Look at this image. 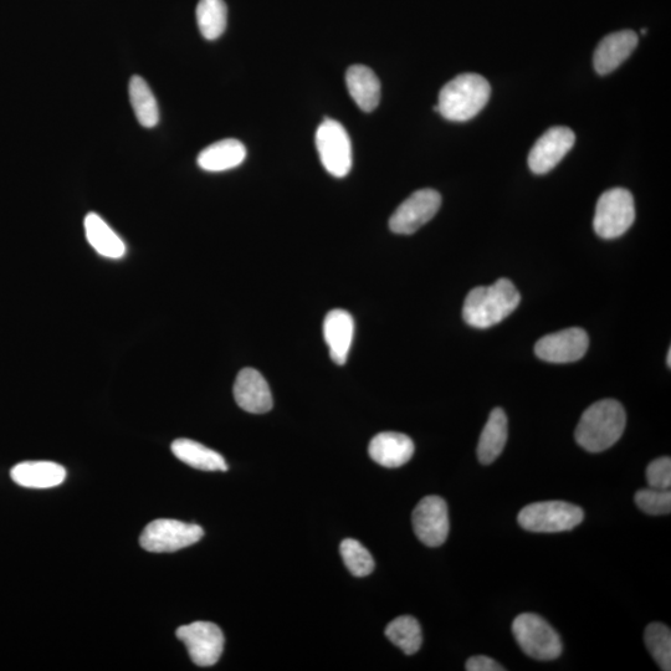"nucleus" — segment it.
Here are the masks:
<instances>
[{
    "label": "nucleus",
    "instance_id": "nucleus-9",
    "mask_svg": "<svg viewBox=\"0 0 671 671\" xmlns=\"http://www.w3.org/2000/svg\"><path fill=\"white\" fill-rule=\"evenodd\" d=\"M176 634L186 645L189 657L198 667H212L222 657L225 639L217 624L194 622L179 627Z\"/></svg>",
    "mask_w": 671,
    "mask_h": 671
},
{
    "label": "nucleus",
    "instance_id": "nucleus-29",
    "mask_svg": "<svg viewBox=\"0 0 671 671\" xmlns=\"http://www.w3.org/2000/svg\"><path fill=\"white\" fill-rule=\"evenodd\" d=\"M635 504L648 515H667L671 511L670 490L643 489L635 494Z\"/></svg>",
    "mask_w": 671,
    "mask_h": 671
},
{
    "label": "nucleus",
    "instance_id": "nucleus-7",
    "mask_svg": "<svg viewBox=\"0 0 671 671\" xmlns=\"http://www.w3.org/2000/svg\"><path fill=\"white\" fill-rule=\"evenodd\" d=\"M316 148L327 172L337 178L346 177L352 168V145L340 122L326 119L317 128Z\"/></svg>",
    "mask_w": 671,
    "mask_h": 671
},
{
    "label": "nucleus",
    "instance_id": "nucleus-15",
    "mask_svg": "<svg viewBox=\"0 0 671 671\" xmlns=\"http://www.w3.org/2000/svg\"><path fill=\"white\" fill-rule=\"evenodd\" d=\"M638 42V35L633 30H622L607 35L594 51V69L599 75L613 73L637 49Z\"/></svg>",
    "mask_w": 671,
    "mask_h": 671
},
{
    "label": "nucleus",
    "instance_id": "nucleus-21",
    "mask_svg": "<svg viewBox=\"0 0 671 671\" xmlns=\"http://www.w3.org/2000/svg\"><path fill=\"white\" fill-rule=\"evenodd\" d=\"M84 227L87 242L100 255L109 259H121L126 254L125 243L99 214H87Z\"/></svg>",
    "mask_w": 671,
    "mask_h": 671
},
{
    "label": "nucleus",
    "instance_id": "nucleus-26",
    "mask_svg": "<svg viewBox=\"0 0 671 671\" xmlns=\"http://www.w3.org/2000/svg\"><path fill=\"white\" fill-rule=\"evenodd\" d=\"M386 637L407 655L416 654L423 643L422 628L411 616L398 617L389 623Z\"/></svg>",
    "mask_w": 671,
    "mask_h": 671
},
{
    "label": "nucleus",
    "instance_id": "nucleus-8",
    "mask_svg": "<svg viewBox=\"0 0 671 671\" xmlns=\"http://www.w3.org/2000/svg\"><path fill=\"white\" fill-rule=\"evenodd\" d=\"M203 536L204 531L201 526L161 519L151 522L143 530L140 544L148 552H176L197 544Z\"/></svg>",
    "mask_w": 671,
    "mask_h": 671
},
{
    "label": "nucleus",
    "instance_id": "nucleus-27",
    "mask_svg": "<svg viewBox=\"0 0 671 671\" xmlns=\"http://www.w3.org/2000/svg\"><path fill=\"white\" fill-rule=\"evenodd\" d=\"M645 644L655 663L664 671L671 670V632L663 623L649 624L644 633Z\"/></svg>",
    "mask_w": 671,
    "mask_h": 671
},
{
    "label": "nucleus",
    "instance_id": "nucleus-28",
    "mask_svg": "<svg viewBox=\"0 0 671 671\" xmlns=\"http://www.w3.org/2000/svg\"><path fill=\"white\" fill-rule=\"evenodd\" d=\"M340 552L348 571L356 577H366L375 570V560L365 546L353 539L342 541Z\"/></svg>",
    "mask_w": 671,
    "mask_h": 671
},
{
    "label": "nucleus",
    "instance_id": "nucleus-14",
    "mask_svg": "<svg viewBox=\"0 0 671 671\" xmlns=\"http://www.w3.org/2000/svg\"><path fill=\"white\" fill-rule=\"evenodd\" d=\"M234 398L243 411L264 414L273 408V394L269 384L254 368H244L234 383Z\"/></svg>",
    "mask_w": 671,
    "mask_h": 671
},
{
    "label": "nucleus",
    "instance_id": "nucleus-1",
    "mask_svg": "<svg viewBox=\"0 0 671 671\" xmlns=\"http://www.w3.org/2000/svg\"><path fill=\"white\" fill-rule=\"evenodd\" d=\"M521 296L509 279L490 286H478L466 296L463 317L475 329H489L503 322L519 307Z\"/></svg>",
    "mask_w": 671,
    "mask_h": 671
},
{
    "label": "nucleus",
    "instance_id": "nucleus-30",
    "mask_svg": "<svg viewBox=\"0 0 671 671\" xmlns=\"http://www.w3.org/2000/svg\"><path fill=\"white\" fill-rule=\"evenodd\" d=\"M647 480L650 488L670 490L671 460L669 457L655 459L647 469Z\"/></svg>",
    "mask_w": 671,
    "mask_h": 671
},
{
    "label": "nucleus",
    "instance_id": "nucleus-33",
    "mask_svg": "<svg viewBox=\"0 0 671 671\" xmlns=\"http://www.w3.org/2000/svg\"><path fill=\"white\" fill-rule=\"evenodd\" d=\"M648 30L647 29H642V34H647Z\"/></svg>",
    "mask_w": 671,
    "mask_h": 671
},
{
    "label": "nucleus",
    "instance_id": "nucleus-25",
    "mask_svg": "<svg viewBox=\"0 0 671 671\" xmlns=\"http://www.w3.org/2000/svg\"><path fill=\"white\" fill-rule=\"evenodd\" d=\"M196 15L204 38L215 40L222 37L228 20L227 4L223 0H199Z\"/></svg>",
    "mask_w": 671,
    "mask_h": 671
},
{
    "label": "nucleus",
    "instance_id": "nucleus-16",
    "mask_svg": "<svg viewBox=\"0 0 671 671\" xmlns=\"http://www.w3.org/2000/svg\"><path fill=\"white\" fill-rule=\"evenodd\" d=\"M414 443L406 434L381 433L371 440L368 454L373 462L384 468H401L412 459Z\"/></svg>",
    "mask_w": 671,
    "mask_h": 671
},
{
    "label": "nucleus",
    "instance_id": "nucleus-17",
    "mask_svg": "<svg viewBox=\"0 0 671 671\" xmlns=\"http://www.w3.org/2000/svg\"><path fill=\"white\" fill-rule=\"evenodd\" d=\"M353 335H355V321L350 312L337 309L327 314L324 322V336L329 346L331 360L336 365L343 366L347 362Z\"/></svg>",
    "mask_w": 671,
    "mask_h": 671
},
{
    "label": "nucleus",
    "instance_id": "nucleus-18",
    "mask_svg": "<svg viewBox=\"0 0 671 671\" xmlns=\"http://www.w3.org/2000/svg\"><path fill=\"white\" fill-rule=\"evenodd\" d=\"M10 476L23 488L50 489L64 483L66 470L53 462H27L15 465Z\"/></svg>",
    "mask_w": 671,
    "mask_h": 671
},
{
    "label": "nucleus",
    "instance_id": "nucleus-31",
    "mask_svg": "<svg viewBox=\"0 0 671 671\" xmlns=\"http://www.w3.org/2000/svg\"><path fill=\"white\" fill-rule=\"evenodd\" d=\"M465 669L468 671H504L505 668L501 667L498 662H495L494 659L485 657V655H476V657H471L468 662L465 664Z\"/></svg>",
    "mask_w": 671,
    "mask_h": 671
},
{
    "label": "nucleus",
    "instance_id": "nucleus-19",
    "mask_svg": "<svg viewBox=\"0 0 671 671\" xmlns=\"http://www.w3.org/2000/svg\"><path fill=\"white\" fill-rule=\"evenodd\" d=\"M347 89L363 112L377 109L381 101V83L377 75L365 65H353L346 74Z\"/></svg>",
    "mask_w": 671,
    "mask_h": 671
},
{
    "label": "nucleus",
    "instance_id": "nucleus-11",
    "mask_svg": "<svg viewBox=\"0 0 671 671\" xmlns=\"http://www.w3.org/2000/svg\"><path fill=\"white\" fill-rule=\"evenodd\" d=\"M413 530L424 545L439 547L449 535L448 505L440 496H427L419 501L412 515Z\"/></svg>",
    "mask_w": 671,
    "mask_h": 671
},
{
    "label": "nucleus",
    "instance_id": "nucleus-32",
    "mask_svg": "<svg viewBox=\"0 0 671 671\" xmlns=\"http://www.w3.org/2000/svg\"><path fill=\"white\" fill-rule=\"evenodd\" d=\"M668 367L669 368L671 367V348H669V351H668Z\"/></svg>",
    "mask_w": 671,
    "mask_h": 671
},
{
    "label": "nucleus",
    "instance_id": "nucleus-5",
    "mask_svg": "<svg viewBox=\"0 0 671 671\" xmlns=\"http://www.w3.org/2000/svg\"><path fill=\"white\" fill-rule=\"evenodd\" d=\"M635 220L632 193L624 188H613L598 199L593 228L598 237L617 239L626 234Z\"/></svg>",
    "mask_w": 671,
    "mask_h": 671
},
{
    "label": "nucleus",
    "instance_id": "nucleus-20",
    "mask_svg": "<svg viewBox=\"0 0 671 671\" xmlns=\"http://www.w3.org/2000/svg\"><path fill=\"white\" fill-rule=\"evenodd\" d=\"M247 158V148L242 142L228 138L213 143L199 153L198 166L207 172H224L237 168Z\"/></svg>",
    "mask_w": 671,
    "mask_h": 671
},
{
    "label": "nucleus",
    "instance_id": "nucleus-13",
    "mask_svg": "<svg viewBox=\"0 0 671 671\" xmlns=\"http://www.w3.org/2000/svg\"><path fill=\"white\" fill-rule=\"evenodd\" d=\"M576 136L571 128L556 126L546 131L535 143L529 155V167L532 173L551 172L575 145Z\"/></svg>",
    "mask_w": 671,
    "mask_h": 671
},
{
    "label": "nucleus",
    "instance_id": "nucleus-4",
    "mask_svg": "<svg viewBox=\"0 0 671 671\" xmlns=\"http://www.w3.org/2000/svg\"><path fill=\"white\" fill-rule=\"evenodd\" d=\"M583 519L585 512L581 507L566 501H542L527 505L517 517L522 529L547 534L573 530Z\"/></svg>",
    "mask_w": 671,
    "mask_h": 671
},
{
    "label": "nucleus",
    "instance_id": "nucleus-6",
    "mask_svg": "<svg viewBox=\"0 0 671 671\" xmlns=\"http://www.w3.org/2000/svg\"><path fill=\"white\" fill-rule=\"evenodd\" d=\"M512 633L525 654L537 660H555L562 653L560 635L544 618L524 613L512 623Z\"/></svg>",
    "mask_w": 671,
    "mask_h": 671
},
{
    "label": "nucleus",
    "instance_id": "nucleus-22",
    "mask_svg": "<svg viewBox=\"0 0 671 671\" xmlns=\"http://www.w3.org/2000/svg\"><path fill=\"white\" fill-rule=\"evenodd\" d=\"M507 417L504 409L495 408L490 413L478 444V458L481 464L489 465L503 453L507 442Z\"/></svg>",
    "mask_w": 671,
    "mask_h": 671
},
{
    "label": "nucleus",
    "instance_id": "nucleus-10",
    "mask_svg": "<svg viewBox=\"0 0 671 671\" xmlns=\"http://www.w3.org/2000/svg\"><path fill=\"white\" fill-rule=\"evenodd\" d=\"M442 206V197L434 189H420L406 199L389 219L393 233L411 235L435 217Z\"/></svg>",
    "mask_w": 671,
    "mask_h": 671
},
{
    "label": "nucleus",
    "instance_id": "nucleus-12",
    "mask_svg": "<svg viewBox=\"0 0 671 671\" xmlns=\"http://www.w3.org/2000/svg\"><path fill=\"white\" fill-rule=\"evenodd\" d=\"M589 346L587 332L580 327L555 332L537 341L536 356L550 363H571L581 360Z\"/></svg>",
    "mask_w": 671,
    "mask_h": 671
},
{
    "label": "nucleus",
    "instance_id": "nucleus-3",
    "mask_svg": "<svg viewBox=\"0 0 671 671\" xmlns=\"http://www.w3.org/2000/svg\"><path fill=\"white\" fill-rule=\"evenodd\" d=\"M489 81L479 74H462L440 91L434 111L449 121L465 122L479 115L490 100Z\"/></svg>",
    "mask_w": 671,
    "mask_h": 671
},
{
    "label": "nucleus",
    "instance_id": "nucleus-2",
    "mask_svg": "<svg viewBox=\"0 0 671 671\" xmlns=\"http://www.w3.org/2000/svg\"><path fill=\"white\" fill-rule=\"evenodd\" d=\"M626 424L622 404L614 399H603L583 413L576 429V442L589 453L604 452L621 439Z\"/></svg>",
    "mask_w": 671,
    "mask_h": 671
},
{
    "label": "nucleus",
    "instance_id": "nucleus-23",
    "mask_svg": "<svg viewBox=\"0 0 671 671\" xmlns=\"http://www.w3.org/2000/svg\"><path fill=\"white\" fill-rule=\"evenodd\" d=\"M174 457L194 469L204 471H227L224 458L214 450L191 439H177L172 443Z\"/></svg>",
    "mask_w": 671,
    "mask_h": 671
},
{
    "label": "nucleus",
    "instance_id": "nucleus-24",
    "mask_svg": "<svg viewBox=\"0 0 671 671\" xmlns=\"http://www.w3.org/2000/svg\"><path fill=\"white\" fill-rule=\"evenodd\" d=\"M128 94L138 122L143 127L152 128L160 121V110L150 86L141 76H132L128 85Z\"/></svg>",
    "mask_w": 671,
    "mask_h": 671
}]
</instances>
